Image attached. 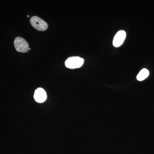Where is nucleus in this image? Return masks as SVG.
I'll return each mask as SVG.
<instances>
[{
    "label": "nucleus",
    "mask_w": 154,
    "mask_h": 154,
    "mask_svg": "<svg viewBox=\"0 0 154 154\" xmlns=\"http://www.w3.org/2000/svg\"><path fill=\"white\" fill-rule=\"evenodd\" d=\"M30 23L33 28L40 31H45L48 28V25L46 22L36 16L31 17Z\"/></svg>",
    "instance_id": "2"
},
{
    "label": "nucleus",
    "mask_w": 154,
    "mask_h": 154,
    "mask_svg": "<svg viewBox=\"0 0 154 154\" xmlns=\"http://www.w3.org/2000/svg\"><path fill=\"white\" fill-rule=\"evenodd\" d=\"M126 32L123 30H121L117 32L113 38V45L114 47H120L123 44L126 38Z\"/></svg>",
    "instance_id": "4"
},
{
    "label": "nucleus",
    "mask_w": 154,
    "mask_h": 154,
    "mask_svg": "<svg viewBox=\"0 0 154 154\" xmlns=\"http://www.w3.org/2000/svg\"><path fill=\"white\" fill-rule=\"evenodd\" d=\"M27 17H29V15H28V16H27Z\"/></svg>",
    "instance_id": "7"
},
{
    "label": "nucleus",
    "mask_w": 154,
    "mask_h": 154,
    "mask_svg": "<svg viewBox=\"0 0 154 154\" xmlns=\"http://www.w3.org/2000/svg\"><path fill=\"white\" fill-rule=\"evenodd\" d=\"M14 46L17 51L19 52H28L29 45L27 42L24 38L17 37L14 42Z\"/></svg>",
    "instance_id": "3"
},
{
    "label": "nucleus",
    "mask_w": 154,
    "mask_h": 154,
    "mask_svg": "<svg viewBox=\"0 0 154 154\" xmlns=\"http://www.w3.org/2000/svg\"><path fill=\"white\" fill-rule=\"evenodd\" d=\"M34 98L35 101L38 103H43L47 99V94L44 89L38 88L35 91Z\"/></svg>",
    "instance_id": "5"
},
{
    "label": "nucleus",
    "mask_w": 154,
    "mask_h": 154,
    "mask_svg": "<svg viewBox=\"0 0 154 154\" xmlns=\"http://www.w3.org/2000/svg\"><path fill=\"white\" fill-rule=\"evenodd\" d=\"M84 63V59L79 57H71L65 62L66 66L68 68L75 69L81 67Z\"/></svg>",
    "instance_id": "1"
},
{
    "label": "nucleus",
    "mask_w": 154,
    "mask_h": 154,
    "mask_svg": "<svg viewBox=\"0 0 154 154\" xmlns=\"http://www.w3.org/2000/svg\"><path fill=\"white\" fill-rule=\"evenodd\" d=\"M149 75L148 70L146 69H143L140 72L137 76L138 81H142L146 79Z\"/></svg>",
    "instance_id": "6"
}]
</instances>
